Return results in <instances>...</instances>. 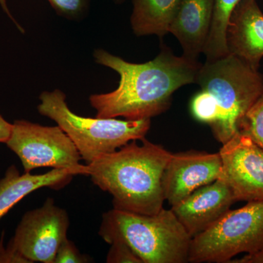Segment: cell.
Instances as JSON below:
<instances>
[{"mask_svg": "<svg viewBox=\"0 0 263 263\" xmlns=\"http://www.w3.org/2000/svg\"><path fill=\"white\" fill-rule=\"evenodd\" d=\"M238 133L249 137L263 150V92L242 119Z\"/></svg>", "mask_w": 263, "mask_h": 263, "instance_id": "17", "label": "cell"}, {"mask_svg": "<svg viewBox=\"0 0 263 263\" xmlns=\"http://www.w3.org/2000/svg\"><path fill=\"white\" fill-rule=\"evenodd\" d=\"M114 1L117 3H124V0H114Z\"/></svg>", "mask_w": 263, "mask_h": 263, "instance_id": "24", "label": "cell"}, {"mask_svg": "<svg viewBox=\"0 0 263 263\" xmlns=\"http://www.w3.org/2000/svg\"><path fill=\"white\" fill-rule=\"evenodd\" d=\"M195 84L217 108L219 117L210 127L221 144L238 133L242 119L263 92L262 74L230 53L206 60L199 70Z\"/></svg>", "mask_w": 263, "mask_h": 263, "instance_id": "4", "label": "cell"}, {"mask_svg": "<svg viewBox=\"0 0 263 263\" xmlns=\"http://www.w3.org/2000/svg\"><path fill=\"white\" fill-rule=\"evenodd\" d=\"M262 247L263 201L247 202L192 238L188 262H230L238 254H254Z\"/></svg>", "mask_w": 263, "mask_h": 263, "instance_id": "6", "label": "cell"}, {"mask_svg": "<svg viewBox=\"0 0 263 263\" xmlns=\"http://www.w3.org/2000/svg\"><path fill=\"white\" fill-rule=\"evenodd\" d=\"M0 263H32L14 248L10 243L3 245V238L0 241Z\"/></svg>", "mask_w": 263, "mask_h": 263, "instance_id": "21", "label": "cell"}, {"mask_svg": "<svg viewBox=\"0 0 263 263\" xmlns=\"http://www.w3.org/2000/svg\"><path fill=\"white\" fill-rule=\"evenodd\" d=\"M230 54L255 70L263 57V13L257 0H241L232 12L226 30Z\"/></svg>", "mask_w": 263, "mask_h": 263, "instance_id": "12", "label": "cell"}, {"mask_svg": "<svg viewBox=\"0 0 263 263\" xmlns=\"http://www.w3.org/2000/svg\"><path fill=\"white\" fill-rule=\"evenodd\" d=\"M98 234L109 245L127 243L143 263L188 262L192 237L171 209L152 215L111 209L103 214Z\"/></svg>", "mask_w": 263, "mask_h": 263, "instance_id": "3", "label": "cell"}, {"mask_svg": "<svg viewBox=\"0 0 263 263\" xmlns=\"http://www.w3.org/2000/svg\"><path fill=\"white\" fill-rule=\"evenodd\" d=\"M69 227L65 209L48 197L42 206L24 214L9 243L32 263H53Z\"/></svg>", "mask_w": 263, "mask_h": 263, "instance_id": "8", "label": "cell"}, {"mask_svg": "<svg viewBox=\"0 0 263 263\" xmlns=\"http://www.w3.org/2000/svg\"><path fill=\"white\" fill-rule=\"evenodd\" d=\"M106 262L143 263V261L127 243L117 240L110 243Z\"/></svg>", "mask_w": 263, "mask_h": 263, "instance_id": "20", "label": "cell"}, {"mask_svg": "<svg viewBox=\"0 0 263 263\" xmlns=\"http://www.w3.org/2000/svg\"><path fill=\"white\" fill-rule=\"evenodd\" d=\"M221 179L231 188L237 202L263 201V150L238 133L219 152Z\"/></svg>", "mask_w": 263, "mask_h": 263, "instance_id": "9", "label": "cell"}, {"mask_svg": "<svg viewBox=\"0 0 263 263\" xmlns=\"http://www.w3.org/2000/svg\"><path fill=\"white\" fill-rule=\"evenodd\" d=\"M236 263H263V247L255 253L245 254L241 258L232 261Z\"/></svg>", "mask_w": 263, "mask_h": 263, "instance_id": "23", "label": "cell"}, {"mask_svg": "<svg viewBox=\"0 0 263 263\" xmlns=\"http://www.w3.org/2000/svg\"><path fill=\"white\" fill-rule=\"evenodd\" d=\"M236 202L231 188L220 178L197 189L171 209L193 238L219 220Z\"/></svg>", "mask_w": 263, "mask_h": 263, "instance_id": "11", "label": "cell"}, {"mask_svg": "<svg viewBox=\"0 0 263 263\" xmlns=\"http://www.w3.org/2000/svg\"><path fill=\"white\" fill-rule=\"evenodd\" d=\"M93 57L97 63L116 71L120 77L114 91L89 97L96 117L127 120L151 119L164 113L174 92L195 84L202 65L183 55L176 56L165 45L154 60L145 63H131L102 48L95 50Z\"/></svg>", "mask_w": 263, "mask_h": 263, "instance_id": "1", "label": "cell"}, {"mask_svg": "<svg viewBox=\"0 0 263 263\" xmlns=\"http://www.w3.org/2000/svg\"><path fill=\"white\" fill-rule=\"evenodd\" d=\"M241 0H215L212 27L203 53L206 60H214L229 54L226 30L230 17Z\"/></svg>", "mask_w": 263, "mask_h": 263, "instance_id": "16", "label": "cell"}, {"mask_svg": "<svg viewBox=\"0 0 263 263\" xmlns=\"http://www.w3.org/2000/svg\"><path fill=\"white\" fill-rule=\"evenodd\" d=\"M58 14L69 19L80 18L87 10L89 0H48Z\"/></svg>", "mask_w": 263, "mask_h": 263, "instance_id": "18", "label": "cell"}, {"mask_svg": "<svg viewBox=\"0 0 263 263\" xmlns=\"http://www.w3.org/2000/svg\"><path fill=\"white\" fill-rule=\"evenodd\" d=\"M221 168L219 152L172 153L162 176L164 200L171 207L178 205L197 189L220 179Z\"/></svg>", "mask_w": 263, "mask_h": 263, "instance_id": "10", "label": "cell"}, {"mask_svg": "<svg viewBox=\"0 0 263 263\" xmlns=\"http://www.w3.org/2000/svg\"><path fill=\"white\" fill-rule=\"evenodd\" d=\"M130 24L138 37L155 35L163 37L179 8L180 0H132Z\"/></svg>", "mask_w": 263, "mask_h": 263, "instance_id": "15", "label": "cell"}, {"mask_svg": "<svg viewBox=\"0 0 263 263\" xmlns=\"http://www.w3.org/2000/svg\"><path fill=\"white\" fill-rule=\"evenodd\" d=\"M215 0H180L169 32L178 40L183 56L197 60L206 45Z\"/></svg>", "mask_w": 263, "mask_h": 263, "instance_id": "13", "label": "cell"}, {"mask_svg": "<svg viewBox=\"0 0 263 263\" xmlns=\"http://www.w3.org/2000/svg\"><path fill=\"white\" fill-rule=\"evenodd\" d=\"M86 164L87 176L113 196L114 209L137 214H157L163 209L162 176L172 153L146 138Z\"/></svg>", "mask_w": 263, "mask_h": 263, "instance_id": "2", "label": "cell"}, {"mask_svg": "<svg viewBox=\"0 0 263 263\" xmlns=\"http://www.w3.org/2000/svg\"><path fill=\"white\" fill-rule=\"evenodd\" d=\"M37 110L49 118L73 142L86 162L115 152L132 141L146 138L151 119L121 120L117 118L81 117L67 105L66 95L60 89L45 91L39 97Z\"/></svg>", "mask_w": 263, "mask_h": 263, "instance_id": "5", "label": "cell"}, {"mask_svg": "<svg viewBox=\"0 0 263 263\" xmlns=\"http://www.w3.org/2000/svg\"><path fill=\"white\" fill-rule=\"evenodd\" d=\"M5 144L20 159L24 173L39 167L68 169L87 176V167L73 142L58 125L43 126L27 120H15Z\"/></svg>", "mask_w": 263, "mask_h": 263, "instance_id": "7", "label": "cell"}, {"mask_svg": "<svg viewBox=\"0 0 263 263\" xmlns=\"http://www.w3.org/2000/svg\"><path fill=\"white\" fill-rule=\"evenodd\" d=\"M91 259L86 254H81L72 240L66 238L57 249L53 263H87Z\"/></svg>", "mask_w": 263, "mask_h": 263, "instance_id": "19", "label": "cell"}, {"mask_svg": "<svg viewBox=\"0 0 263 263\" xmlns=\"http://www.w3.org/2000/svg\"><path fill=\"white\" fill-rule=\"evenodd\" d=\"M12 128L13 124L5 120L0 114V143H6L11 134Z\"/></svg>", "mask_w": 263, "mask_h": 263, "instance_id": "22", "label": "cell"}, {"mask_svg": "<svg viewBox=\"0 0 263 263\" xmlns=\"http://www.w3.org/2000/svg\"><path fill=\"white\" fill-rule=\"evenodd\" d=\"M77 176L68 169H53L45 174H20L15 165L8 167L0 179V220L22 199L39 189L48 187L60 190Z\"/></svg>", "mask_w": 263, "mask_h": 263, "instance_id": "14", "label": "cell"}]
</instances>
